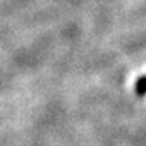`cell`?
Instances as JSON below:
<instances>
[{"mask_svg": "<svg viewBox=\"0 0 146 146\" xmlns=\"http://www.w3.org/2000/svg\"><path fill=\"white\" fill-rule=\"evenodd\" d=\"M135 95L140 96V98L146 96V75H141L135 81Z\"/></svg>", "mask_w": 146, "mask_h": 146, "instance_id": "cell-1", "label": "cell"}]
</instances>
